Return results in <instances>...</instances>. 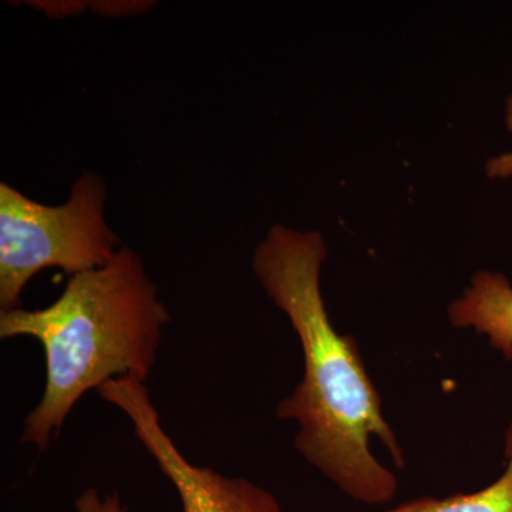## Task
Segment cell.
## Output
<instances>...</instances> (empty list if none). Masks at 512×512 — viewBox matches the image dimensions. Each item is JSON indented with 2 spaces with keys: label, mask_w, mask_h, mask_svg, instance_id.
I'll return each instance as SVG.
<instances>
[{
  "label": "cell",
  "mask_w": 512,
  "mask_h": 512,
  "mask_svg": "<svg viewBox=\"0 0 512 512\" xmlns=\"http://www.w3.org/2000/svg\"><path fill=\"white\" fill-rule=\"evenodd\" d=\"M328 258L318 231L276 224L256 245L252 269L266 295L288 316L303 353L301 383L276 409L296 421L295 447L340 490L359 503H390L399 490L396 474L373 456L370 443L386 447L396 467L404 451L384 419L382 397L367 375L356 340L330 322L320 271Z\"/></svg>",
  "instance_id": "1"
},
{
  "label": "cell",
  "mask_w": 512,
  "mask_h": 512,
  "mask_svg": "<svg viewBox=\"0 0 512 512\" xmlns=\"http://www.w3.org/2000/svg\"><path fill=\"white\" fill-rule=\"evenodd\" d=\"M170 320L140 255L127 247L70 276L46 308L0 312V339H36L45 352V392L20 441L46 451L84 394L120 377L146 382Z\"/></svg>",
  "instance_id": "2"
},
{
  "label": "cell",
  "mask_w": 512,
  "mask_h": 512,
  "mask_svg": "<svg viewBox=\"0 0 512 512\" xmlns=\"http://www.w3.org/2000/svg\"><path fill=\"white\" fill-rule=\"evenodd\" d=\"M107 187L100 175L77 178L63 205L50 207L0 184V309L20 308L33 276L49 268L70 276L106 265L119 238L104 218Z\"/></svg>",
  "instance_id": "3"
},
{
  "label": "cell",
  "mask_w": 512,
  "mask_h": 512,
  "mask_svg": "<svg viewBox=\"0 0 512 512\" xmlns=\"http://www.w3.org/2000/svg\"><path fill=\"white\" fill-rule=\"evenodd\" d=\"M97 393L126 414L141 446L174 485L183 512H284L275 495L261 485L247 478L225 477L188 461L161 424L146 382L120 377Z\"/></svg>",
  "instance_id": "4"
},
{
  "label": "cell",
  "mask_w": 512,
  "mask_h": 512,
  "mask_svg": "<svg viewBox=\"0 0 512 512\" xmlns=\"http://www.w3.org/2000/svg\"><path fill=\"white\" fill-rule=\"evenodd\" d=\"M447 316L453 328L488 336L491 348L512 360V285L507 276L485 269L476 272L448 305Z\"/></svg>",
  "instance_id": "5"
},
{
  "label": "cell",
  "mask_w": 512,
  "mask_h": 512,
  "mask_svg": "<svg viewBox=\"0 0 512 512\" xmlns=\"http://www.w3.org/2000/svg\"><path fill=\"white\" fill-rule=\"evenodd\" d=\"M507 468L483 490L446 498L420 497L383 512H512V424L505 434Z\"/></svg>",
  "instance_id": "6"
},
{
  "label": "cell",
  "mask_w": 512,
  "mask_h": 512,
  "mask_svg": "<svg viewBox=\"0 0 512 512\" xmlns=\"http://www.w3.org/2000/svg\"><path fill=\"white\" fill-rule=\"evenodd\" d=\"M77 512H128L119 494L101 495L94 488L84 491L74 501Z\"/></svg>",
  "instance_id": "7"
},
{
  "label": "cell",
  "mask_w": 512,
  "mask_h": 512,
  "mask_svg": "<svg viewBox=\"0 0 512 512\" xmlns=\"http://www.w3.org/2000/svg\"><path fill=\"white\" fill-rule=\"evenodd\" d=\"M485 174L490 180H508L512 178V150L488 158Z\"/></svg>",
  "instance_id": "8"
},
{
  "label": "cell",
  "mask_w": 512,
  "mask_h": 512,
  "mask_svg": "<svg viewBox=\"0 0 512 512\" xmlns=\"http://www.w3.org/2000/svg\"><path fill=\"white\" fill-rule=\"evenodd\" d=\"M504 121L507 126L508 133L512 136V94L505 100L504 106Z\"/></svg>",
  "instance_id": "9"
}]
</instances>
